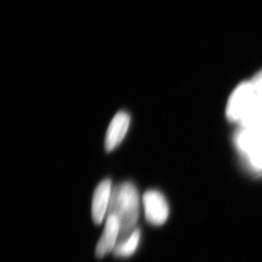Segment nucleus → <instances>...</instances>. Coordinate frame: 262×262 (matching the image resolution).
Returning <instances> with one entry per match:
<instances>
[{
	"instance_id": "f257e3e1",
	"label": "nucleus",
	"mask_w": 262,
	"mask_h": 262,
	"mask_svg": "<svg viewBox=\"0 0 262 262\" xmlns=\"http://www.w3.org/2000/svg\"><path fill=\"white\" fill-rule=\"evenodd\" d=\"M107 215H114L120 224L117 242L126 239L136 229L140 215V199L136 186L124 182L112 189Z\"/></svg>"
},
{
	"instance_id": "f03ea898",
	"label": "nucleus",
	"mask_w": 262,
	"mask_h": 262,
	"mask_svg": "<svg viewBox=\"0 0 262 262\" xmlns=\"http://www.w3.org/2000/svg\"><path fill=\"white\" fill-rule=\"evenodd\" d=\"M257 102L253 82L239 85L231 95L227 107V116L232 121L242 122Z\"/></svg>"
},
{
	"instance_id": "7ed1b4c3",
	"label": "nucleus",
	"mask_w": 262,
	"mask_h": 262,
	"mask_svg": "<svg viewBox=\"0 0 262 262\" xmlns=\"http://www.w3.org/2000/svg\"><path fill=\"white\" fill-rule=\"evenodd\" d=\"M142 202L147 223L154 226H161L166 223L170 209L166 197L160 191H146Z\"/></svg>"
},
{
	"instance_id": "20e7f679",
	"label": "nucleus",
	"mask_w": 262,
	"mask_h": 262,
	"mask_svg": "<svg viewBox=\"0 0 262 262\" xmlns=\"http://www.w3.org/2000/svg\"><path fill=\"white\" fill-rule=\"evenodd\" d=\"M130 123L131 117L125 111L119 112L113 117L107 129L104 139V148L106 152H112L121 144L128 132Z\"/></svg>"
},
{
	"instance_id": "39448f33",
	"label": "nucleus",
	"mask_w": 262,
	"mask_h": 262,
	"mask_svg": "<svg viewBox=\"0 0 262 262\" xmlns=\"http://www.w3.org/2000/svg\"><path fill=\"white\" fill-rule=\"evenodd\" d=\"M112 189V180L106 178L100 182L94 190L92 201V217L97 225H100L107 216Z\"/></svg>"
},
{
	"instance_id": "423d86ee",
	"label": "nucleus",
	"mask_w": 262,
	"mask_h": 262,
	"mask_svg": "<svg viewBox=\"0 0 262 262\" xmlns=\"http://www.w3.org/2000/svg\"><path fill=\"white\" fill-rule=\"evenodd\" d=\"M120 233V224L114 215H107L106 222L104 225V232L97 244V258L101 259L108 253L113 252Z\"/></svg>"
},
{
	"instance_id": "0eeeda50",
	"label": "nucleus",
	"mask_w": 262,
	"mask_h": 262,
	"mask_svg": "<svg viewBox=\"0 0 262 262\" xmlns=\"http://www.w3.org/2000/svg\"><path fill=\"white\" fill-rule=\"evenodd\" d=\"M141 238L140 228H137L134 233H132L126 239L117 242L113 255L119 258H128L136 252L139 247Z\"/></svg>"
},
{
	"instance_id": "6e6552de",
	"label": "nucleus",
	"mask_w": 262,
	"mask_h": 262,
	"mask_svg": "<svg viewBox=\"0 0 262 262\" xmlns=\"http://www.w3.org/2000/svg\"><path fill=\"white\" fill-rule=\"evenodd\" d=\"M252 82L255 87L258 101L262 104V72L257 75V77H255Z\"/></svg>"
}]
</instances>
